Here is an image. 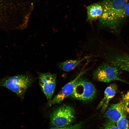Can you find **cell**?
Instances as JSON below:
<instances>
[{
	"instance_id": "obj_1",
	"label": "cell",
	"mask_w": 129,
	"mask_h": 129,
	"mask_svg": "<svg viewBox=\"0 0 129 129\" xmlns=\"http://www.w3.org/2000/svg\"><path fill=\"white\" fill-rule=\"evenodd\" d=\"M127 0H103L101 4L102 14L99 19L102 25L110 27L116 26L126 17L125 6Z\"/></svg>"
},
{
	"instance_id": "obj_2",
	"label": "cell",
	"mask_w": 129,
	"mask_h": 129,
	"mask_svg": "<svg viewBox=\"0 0 129 129\" xmlns=\"http://www.w3.org/2000/svg\"><path fill=\"white\" fill-rule=\"evenodd\" d=\"M33 81L31 76L23 74L5 78L0 82V85L8 89L22 98Z\"/></svg>"
},
{
	"instance_id": "obj_3",
	"label": "cell",
	"mask_w": 129,
	"mask_h": 129,
	"mask_svg": "<svg viewBox=\"0 0 129 129\" xmlns=\"http://www.w3.org/2000/svg\"><path fill=\"white\" fill-rule=\"evenodd\" d=\"M75 118L74 110L68 105L62 106L55 109L50 116V124L52 127H61L69 125Z\"/></svg>"
},
{
	"instance_id": "obj_4",
	"label": "cell",
	"mask_w": 129,
	"mask_h": 129,
	"mask_svg": "<svg viewBox=\"0 0 129 129\" xmlns=\"http://www.w3.org/2000/svg\"><path fill=\"white\" fill-rule=\"evenodd\" d=\"M119 70L110 63L102 64L93 72L94 79L101 82L108 83L113 81H119L129 84V83L120 77Z\"/></svg>"
},
{
	"instance_id": "obj_5",
	"label": "cell",
	"mask_w": 129,
	"mask_h": 129,
	"mask_svg": "<svg viewBox=\"0 0 129 129\" xmlns=\"http://www.w3.org/2000/svg\"><path fill=\"white\" fill-rule=\"evenodd\" d=\"M96 93V88L92 83L80 78L76 82L70 96L77 100L88 101L94 98Z\"/></svg>"
},
{
	"instance_id": "obj_6",
	"label": "cell",
	"mask_w": 129,
	"mask_h": 129,
	"mask_svg": "<svg viewBox=\"0 0 129 129\" xmlns=\"http://www.w3.org/2000/svg\"><path fill=\"white\" fill-rule=\"evenodd\" d=\"M129 99V91L124 95L122 99L118 102L110 104L107 108L105 117L109 121L115 123L126 112L125 104Z\"/></svg>"
},
{
	"instance_id": "obj_7",
	"label": "cell",
	"mask_w": 129,
	"mask_h": 129,
	"mask_svg": "<svg viewBox=\"0 0 129 129\" xmlns=\"http://www.w3.org/2000/svg\"><path fill=\"white\" fill-rule=\"evenodd\" d=\"M39 83L48 102L52 99L56 85V74L50 73H38Z\"/></svg>"
},
{
	"instance_id": "obj_8",
	"label": "cell",
	"mask_w": 129,
	"mask_h": 129,
	"mask_svg": "<svg viewBox=\"0 0 129 129\" xmlns=\"http://www.w3.org/2000/svg\"><path fill=\"white\" fill-rule=\"evenodd\" d=\"M88 70H82L79 74L73 80L66 84L60 91L48 103L49 106L61 103L65 99L70 96L73 91L77 81Z\"/></svg>"
},
{
	"instance_id": "obj_9",
	"label": "cell",
	"mask_w": 129,
	"mask_h": 129,
	"mask_svg": "<svg viewBox=\"0 0 129 129\" xmlns=\"http://www.w3.org/2000/svg\"><path fill=\"white\" fill-rule=\"evenodd\" d=\"M117 90L118 86L116 84L109 85L105 89L103 97L98 104L97 108L99 109L102 107L101 111H105L108 106L109 101L115 96Z\"/></svg>"
},
{
	"instance_id": "obj_10",
	"label": "cell",
	"mask_w": 129,
	"mask_h": 129,
	"mask_svg": "<svg viewBox=\"0 0 129 129\" xmlns=\"http://www.w3.org/2000/svg\"><path fill=\"white\" fill-rule=\"evenodd\" d=\"M88 20L92 22L99 19L103 11V8L101 4L96 3L91 5L87 8Z\"/></svg>"
},
{
	"instance_id": "obj_11",
	"label": "cell",
	"mask_w": 129,
	"mask_h": 129,
	"mask_svg": "<svg viewBox=\"0 0 129 129\" xmlns=\"http://www.w3.org/2000/svg\"><path fill=\"white\" fill-rule=\"evenodd\" d=\"M110 63L119 70L129 72V55H123L115 56Z\"/></svg>"
},
{
	"instance_id": "obj_12",
	"label": "cell",
	"mask_w": 129,
	"mask_h": 129,
	"mask_svg": "<svg viewBox=\"0 0 129 129\" xmlns=\"http://www.w3.org/2000/svg\"><path fill=\"white\" fill-rule=\"evenodd\" d=\"M89 57L87 56L79 59L67 60L60 63L59 64V66L64 71L69 72L74 69L82 62Z\"/></svg>"
},
{
	"instance_id": "obj_13",
	"label": "cell",
	"mask_w": 129,
	"mask_h": 129,
	"mask_svg": "<svg viewBox=\"0 0 129 129\" xmlns=\"http://www.w3.org/2000/svg\"><path fill=\"white\" fill-rule=\"evenodd\" d=\"M126 114H124L116 123L119 129H129V125Z\"/></svg>"
},
{
	"instance_id": "obj_14",
	"label": "cell",
	"mask_w": 129,
	"mask_h": 129,
	"mask_svg": "<svg viewBox=\"0 0 129 129\" xmlns=\"http://www.w3.org/2000/svg\"><path fill=\"white\" fill-rule=\"evenodd\" d=\"M84 123L81 122L76 124L66 126L58 127H52L49 129H82Z\"/></svg>"
},
{
	"instance_id": "obj_15",
	"label": "cell",
	"mask_w": 129,
	"mask_h": 129,
	"mask_svg": "<svg viewBox=\"0 0 129 129\" xmlns=\"http://www.w3.org/2000/svg\"><path fill=\"white\" fill-rule=\"evenodd\" d=\"M104 129H119L115 123L109 121L104 126Z\"/></svg>"
},
{
	"instance_id": "obj_16",
	"label": "cell",
	"mask_w": 129,
	"mask_h": 129,
	"mask_svg": "<svg viewBox=\"0 0 129 129\" xmlns=\"http://www.w3.org/2000/svg\"><path fill=\"white\" fill-rule=\"evenodd\" d=\"M124 12L126 17H129V3H127L125 5Z\"/></svg>"
},
{
	"instance_id": "obj_17",
	"label": "cell",
	"mask_w": 129,
	"mask_h": 129,
	"mask_svg": "<svg viewBox=\"0 0 129 129\" xmlns=\"http://www.w3.org/2000/svg\"><path fill=\"white\" fill-rule=\"evenodd\" d=\"M125 106L126 112L129 113V99L126 101Z\"/></svg>"
}]
</instances>
